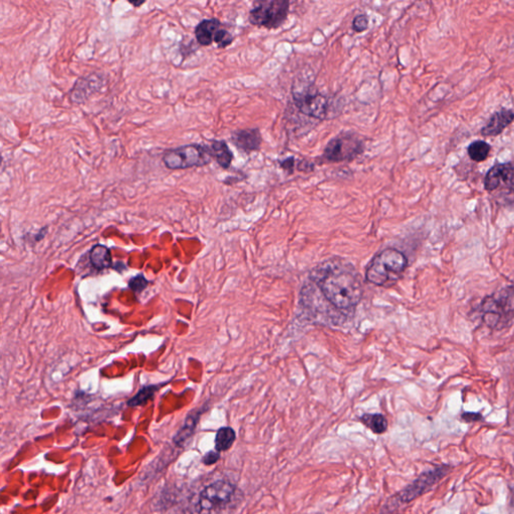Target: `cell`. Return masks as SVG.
I'll return each instance as SVG.
<instances>
[{
    "label": "cell",
    "mask_w": 514,
    "mask_h": 514,
    "mask_svg": "<svg viewBox=\"0 0 514 514\" xmlns=\"http://www.w3.org/2000/svg\"><path fill=\"white\" fill-rule=\"evenodd\" d=\"M233 36L225 29H219L215 36V42L219 49H225L233 42Z\"/></svg>",
    "instance_id": "22"
},
{
    "label": "cell",
    "mask_w": 514,
    "mask_h": 514,
    "mask_svg": "<svg viewBox=\"0 0 514 514\" xmlns=\"http://www.w3.org/2000/svg\"><path fill=\"white\" fill-rule=\"evenodd\" d=\"M149 281L143 274H139L137 277H132L129 281V288L135 293H141L147 288Z\"/></svg>",
    "instance_id": "23"
},
{
    "label": "cell",
    "mask_w": 514,
    "mask_h": 514,
    "mask_svg": "<svg viewBox=\"0 0 514 514\" xmlns=\"http://www.w3.org/2000/svg\"><path fill=\"white\" fill-rule=\"evenodd\" d=\"M451 472V467L448 465L439 466L434 469L422 473L417 479L414 480L401 492L398 493L394 497L396 504H407L413 501L416 498L426 493L430 489L437 484L440 480L444 478L446 475Z\"/></svg>",
    "instance_id": "8"
},
{
    "label": "cell",
    "mask_w": 514,
    "mask_h": 514,
    "mask_svg": "<svg viewBox=\"0 0 514 514\" xmlns=\"http://www.w3.org/2000/svg\"><path fill=\"white\" fill-rule=\"evenodd\" d=\"M484 189L488 192H493L497 189L504 186L509 191L514 192V165L513 163H498L484 177Z\"/></svg>",
    "instance_id": "11"
},
{
    "label": "cell",
    "mask_w": 514,
    "mask_h": 514,
    "mask_svg": "<svg viewBox=\"0 0 514 514\" xmlns=\"http://www.w3.org/2000/svg\"><path fill=\"white\" fill-rule=\"evenodd\" d=\"M213 156L209 145L189 144L172 148L164 152V166L170 170H184L204 167L212 162Z\"/></svg>",
    "instance_id": "4"
},
{
    "label": "cell",
    "mask_w": 514,
    "mask_h": 514,
    "mask_svg": "<svg viewBox=\"0 0 514 514\" xmlns=\"http://www.w3.org/2000/svg\"><path fill=\"white\" fill-rule=\"evenodd\" d=\"M221 29V22L217 18H206L195 27V38L202 47H208L215 42V36Z\"/></svg>",
    "instance_id": "14"
},
{
    "label": "cell",
    "mask_w": 514,
    "mask_h": 514,
    "mask_svg": "<svg viewBox=\"0 0 514 514\" xmlns=\"http://www.w3.org/2000/svg\"><path fill=\"white\" fill-rule=\"evenodd\" d=\"M479 311L482 322L491 329H506L514 320V284L484 297Z\"/></svg>",
    "instance_id": "3"
},
{
    "label": "cell",
    "mask_w": 514,
    "mask_h": 514,
    "mask_svg": "<svg viewBox=\"0 0 514 514\" xmlns=\"http://www.w3.org/2000/svg\"><path fill=\"white\" fill-rule=\"evenodd\" d=\"M360 420L367 428L377 435L385 433L388 429V421L382 414H364Z\"/></svg>",
    "instance_id": "18"
},
{
    "label": "cell",
    "mask_w": 514,
    "mask_h": 514,
    "mask_svg": "<svg viewBox=\"0 0 514 514\" xmlns=\"http://www.w3.org/2000/svg\"><path fill=\"white\" fill-rule=\"evenodd\" d=\"M220 459V452L210 451L203 457V463L205 465H213Z\"/></svg>",
    "instance_id": "26"
},
{
    "label": "cell",
    "mask_w": 514,
    "mask_h": 514,
    "mask_svg": "<svg viewBox=\"0 0 514 514\" xmlns=\"http://www.w3.org/2000/svg\"><path fill=\"white\" fill-rule=\"evenodd\" d=\"M236 434L231 427H222L218 430L215 437V450L224 452L231 449L235 442Z\"/></svg>",
    "instance_id": "19"
},
{
    "label": "cell",
    "mask_w": 514,
    "mask_h": 514,
    "mask_svg": "<svg viewBox=\"0 0 514 514\" xmlns=\"http://www.w3.org/2000/svg\"><path fill=\"white\" fill-rule=\"evenodd\" d=\"M461 419H462L464 422L467 423L478 422V421L482 420V416L481 414L479 413H473V412H465V413H463L462 416H461Z\"/></svg>",
    "instance_id": "27"
},
{
    "label": "cell",
    "mask_w": 514,
    "mask_h": 514,
    "mask_svg": "<svg viewBox=\"0 0 514 514\" xmlns=\"http://www.w3.org/2000/svg\"><path fill=\"white\" fill-rule=\"evenodd\" d=\"M160 388V385H150L143 387L140 391L128 401L129 406L137 407L146 404L151 398L154 397L155 393Z\"/></svg>",
    "instance_id": "21"
},
{
    "label": "cell",
    "mask_w": 514,
    "mask_h": 514,
    "mask_svg": "<svg viewBox=\"0 0 514 514\" xmlns=\"http://www.w3.org/2000/svg\"><path fill=\"white\" fill-rule=\"evenodd\" d=\"M237 488L224 480H218L209 484L200 493L197 511L200 514L219 513L229 506L236 497Z\"/></svg>",
    "instance_id": "5"
},
{
    "label": "cell",
    "mask_w": 514,
    "mask_h": 514,
    "mask_svg": "<svg viewBox=\"0 0 514 514\" xmlns=\"http://www.w3.org/2000/svg\"><path fill=\"white\" fill-rule=\"evenodd\" d=\"M297 170L302 172H313L315 169V164L308 160H299L297 162Z\"/></svg>",
    "instance_id": "28"
},
{
    "label": "cell",
    "mask_w": 514,
    "mask_h": 514,
    "mask_svg": "<svg viewBox=\"0 0 514 514\" xmlns=\"http://www.w3.org/2000/svg\"><path fill=\"white\" fill-rule=\"evenodd\" d=\"M325 299L341 311H354L363 299V283L354 266L343 261H327L311 277Z\"/></svg>",
    "instance_id": "1"
},
{
    "label": "cell",
    "mask_w": 514,
    "mask_h": 514,
    "mask_svg": "<svg viewBox=\"0 0 514 514\" xmlns=\"http://www.w3.org/2000/svg\"><path fill=\"white\" fill-rule=\"evenodd\" d=\"M352 29L356 33H363L368 27V17L366 15H357L352 20Z\"/></svg>",
    "instance_id": "24"
},
{
    "label": "cell",
    "mask_w": 514,
    "mask_h": 514,
    "mask_svg": "<svg viewBox=\"0 0 514 514\" xmlns=\"http://www.w3.org/2000/svg\"><path fill=\"white\" fill-rule=\"evenodd\" d=\"M209 146L212 152L213 159L218 163V165L223 169H228L233 160V154L227 143L223 140H213Z\"/></svg>",
    "instance_id": "15"
},
{
    "label": "cell",
    "mask_w": 514,
    "mask_h": 514,
    "mask_svg": "<svg viewBox=\"0 0 514 514\" xmlns=\"http://www.w3.org/2000/svg\"><path fill=\"white\" fill-rule=\"evenodd\" d=\"M365 151V144L352 133L341 134L332 139L325 149L324 159L329 162H351Z\"/></svg>",
    "instance_id": "7"
},
{
    "label": "cell",
    "mask_w": 514,
    "mask_h": 514,
    "mask_svg": "<svg viewBox=\"0 0 514 514\" xmlns=\"http://www.w3.org/2000/svg\"><path fill=\"white\" fill-rule=\"evenodd\" d=\"M290 2L288 0H268L254 6L249 13L252 26L277 29L281 26L290 13Z\"/></svg>",
    "instance_id": "6"
},
{
    "label": "cell",
    "mask_w": 514,
    "mask_h": 514,
    "mask_svg": "<svg viewBox=\"0 0 514 514\" xmlns=\"http://www.w3.org/2000/svg\"><path fill=\"white\" fill-rule=\"evenodd\" d=\"M514 122V110L501 109L494 111L489 118L485 126L481 129L484 137H497Z\"/></svg>",
    "instance_id": "12"
},
{
    "label": "cell",
    "mask_w": 514,
    "mask_h": 514,
    "mask_svg": "<svg viewBox=\"0 0 514 514\" xmlns=\"http://www.w3.org/2000/svg\"><path fill=\"white\" fill-rule=\"evenodd\" d=\"M408 259L400 250L386 249L376 254L366 270V281L377 286H391L401 279Z\"/></svg>",
    "instance_id": "2"
},
{
    "label": "cell",
    "mask_w": 514,
    "mask_h": 514,
    "mask_svg": "<svg viewBox=\"0 0 514 514\" xmlns=\"http://www.w3.org/2000/svg\"><path fill=\"white\" fill-rule=\"evenodd\" d=\"M491 146L485 141L476 140L470 143L467 148L468 156L472 161L476 163H481L488 158L490 154Z\"/></svg>",
    "instance_id": "20"
},
{
    "label": "cell",
    "mask_w": 514,
    "mask_h": 514,
    "mask_svg": "<svg viewBox=\"0 0 514 514\" xmlns=\"http://www.w3.org/2000/svg\"><path fill=\"white\" fill-rule=\"evenodd\" d=\"M231 142L241 151L249 154L251 152L259 151L263 139L259 129H242L236 130L231 134Z\"/></svg>",
    "instance_id": "13"
},
{
    "label": "cell",
    "mask_w": 514,
    "mask_h": 514,
    "mask_svg": "<svg viewBox=\"0 0 514 514\" xmlns=\"http://www.w3.org/2000/svg\"><path fill=\"white\" fill-rule=\"evenodd\" d=\"M295 107L304 115L317 120H325L329 110V100L315 88H293Z\"/></svg>",
    "instance_id": "9"
},
{
    "label": "cell",
    "mask_w": 514,
    "mask_h": 514,
    "mask_svg": "<svg viewBox=\"0 0 514 514\" xmlns=\"http://www.w3.org/2000/svg\"><path fill=\"white\" fill-rule=\"evenodd\" d=\"M279 163L284 171L288 172V174H293V171H295V157H288V158L284 159V160L279 161Z\"/></svg>",
    "instance_id": "25"
},
{
    "label": "cell",
    "mask_w": 514,
    "mask_h": 514,
    "mask_svg": "<svg viewBox=\"0 0 514 514\" xmlns=\"http://www.w3.org/2000/svg\"><path fill=\"white\" fill-rule=\"evenodd\" d=\"M106 84L104 75L100 72H93L88 76L79 77L70 90V100L74 104H85L91 95L101 92Z\"/></svg>",
    "instance_id": "10"
},
{
    "label": "cell",
    "mask_w": 514,
    "mask_h": 514,
    "mask_svg": "<svg viewBox=\"0 0 514 514\" xmlns=\"http://www.w3.org/2000/svg\"><path fill=\"white\" fill-rule=\"evenodd\" d=\"M90 260L97 270H103L110 267L113 261L110 249L104 245H95L90 251Z\"/></svg>",
    "instance_id": "17"
},
{
    "label": "cell",
    "mask_w": 514,
    "mask_h": 514,
    "mask_svg": "<svg viewBox=\"0 0 514 514\" xmlns=\"http://www.w3.org/2000/svg\"><path fill=\"white\" fill-rule=\"evenodd\" d=\"M199 417V412L198 413L197 412H192V413L189 414L187 418L185 419V422H184L183 426L177 432L176 436L174 437L175 444L184 446L189 439L192 437L195 429H196Z\"/></svg>",
    "instance_id": "16"
},
{
    "label": "cell",
    "mask_w": 514,
    "mask_h": 514,
    "mask_svg": "<svg viewBox=\"0 0 514 514\" xmlns=\"http://www.w3.org/2000/svg\"><path fill=\"white\" fill-rule=\"evenodd\" d=\"M146 1H139V2H133V1H129V3L131 4V6H133L135 8H141V6H143V4L145 3Z\"/></svg>",
    "instance_id": "29"
}]
</instances>
